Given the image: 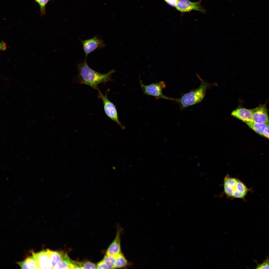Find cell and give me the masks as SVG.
Segmentation results:
<instances>
[{
    "mask_svg": "<svg viewBox=\"0 0 269 269\" xmlns=\"http://www.w3.org/2000/svg\"><path fill=\"white\" fill-rule=\"evenodd\" d=\"M77 67L79 83L87 85L98 91L99 90L98 87L99 84L113 81L111 77L115 72L114 70H111L107 73L102 74L95 71L89 67L86 59L78 64Z\"/></svg>",
    "mask_w": 269,
    "mask_h": 269,
    "instance_id": "1",
    "label": "cell"
},
{
    "mask_svg": "<svg viewBox=\"0 0 269 269\" xmlns=\"http://www.w3.org/2000/svg\"><path fill=\"white\" fill-rule=\"evenodd\" d=\"M224 192L227 197L230 199H241L245 200L248 192L251 189L248 188L240 180L233 178L227 174L224 180Z\"/></svg>",
    "mask_w": 269,
    "mask_h": 269,
    "instance_id": "2",
    "label": "cell"
},
{
    "mask_svg": "<svg viewBox=\"0 0 269 269\" xmlns=\"http://www.w3.org/2000/svg\"><path fill=\"white\" fill-rule=\"evenodd\" d=\"M200 86L197 89L192 90L183 95L176 101L179 103L180 109L182 110L189 106L199 103L203 98L206 90L211 84L201 79Z\"/></svg>",
    "mask_w": 269,
    "mask_h": 269,
    "instance_id": "3",
    "label": "cell"
},
{
    "mask_svg": "<svg viewBox=\"0 0 269 269\" xmlns=\"http://www.w3.org/2000/svg\"><path fill=\"white\" fill-rule=\"evenodd\" d=\"M140 86L144 93L147 95L154 97L156 99L162 98L168 100L176 101L177 99L169 98L163 95V89L165 88L166 84L163 81L151 84L148 85L143 84L140 80Z\"/></svg>",
    "mask_w": 269,
    "mask_h": 269,
    "instance_id": "4",
    "label": "cell"
},
{
    "mask_svg": "<svg viewBox=\"0 0 269 269\" xmlns=\"http://www.w3.org/2000/svg\"><path fill=\"white\" fill-rule=\"evenodd\" d=\"M108 90L105 95H104L100 90L98 91V97L101 99L103 102L104 110L106 115L110 119L116 122L122 129H125L119 121L117 111L115 105L108 98L107 93L109 91Z\"/></svg>",
    "mask_w": 269,
    "mask_h": 269,
    "instance_id": "5",
    "label": "cell"
},
{
    "mask_svg": "<svg viewBox=\"0 0 269 269\" xmlns=\"http://www.w3.org/2000/svg\"><path fill=\"white\" fill-rule=\"evenodd\" d=\"M201 0L193 2L189 0H179L175 7L178 10L181 12H186L195 10L205 13L206 10L201 5Z\"/></svg>",
    "mask_w": 269,
    "mask_h": 269,
    "instance_id": "6",
    "label": "cell"
},
{
    "mask_svg": "<svg viewBox=\"0 0 269 269\" xmlns=\"http://www.w3.org/2000/svg\"><path fill=\"white\" fill-rule=\"evenodd\" d=\"M86 59L88 55L96 50L105 46L104 42L97 36L81 41Z\"/></svg>",
    "mask_w": 269,
    "mask_h": 269,
    "instance_id": "7",
    "label": "cell"
},
{
    "mask_svg": "<svg viewBox=\"0 0 269 269\" xmlns=\"http://www.w3.org/2000/svg\"><path fill=\"white\" fill-rule=\"evenodd\" d=\"M252 121L261 124L269 125V117L266 105L260 104L252 109Z\"/></svg>",
    "mask_w": 269,
    "mask_h": 269,
    "instance_id": "8",
    "label": "cell"
},
{
    "mask_svg": "<svg viewBox=\"0 0 269 269\" xmlns=\"http://www.w3.org/2000/svg\"><path fill=\"white\" fill-rule=\"evenodd\" d=\"M32 256L40 269H52L53 267L49 261L48 249L37 253L32 252Z\"/></svg>",
    "mask_w": 269,
    "mask_h": 269,
    "instance_id": "9",
    "label": "cell"
},
{
    "mask_svg": "<svg viewBox=\"0 0 269 269\" xmlns=\"http://www.w3.org/2000/svg\"><path fill=\"white\" fill-rule=\"evenodd\" d=\"M231 115L245 123L252 121V109L245 108H238L233 110Z\"/></svg>",
    "mask_w": 269,
    "mask_h": 269,
    "instance_id": "10",
    "label": "cell"
},
{
    "mask_svg": "<svg viewBox=\"0 0 269 269\" xmlns=\"http://www.w3.org/2000/svg\"><path fill=\"white\" fill-rule=\"evenodd\" d=\"M121 232L120 229L117 230L116 237L108 247L106 251V254L115 256L121 253L120 243Z\"/></svg>",
    "mask_w": 269,
    "mask_h": 269,
    "instance_id": "11",
    "label": "cell"
},
{
    "mask_svg": "<svg viewBox=\"0 0 269 269\" xmlns=\"http://www.w3.org/2000/svg\"><path fill=\"white\" fill-rule=\"evenodd\" d=\"M49 261L53 267L56 264L64 258L66 253L63 251H54L48 249Z\"/></svg>",
    "mask_w": 269,
    "mask_h": 269,
    "instance_id": "12",
    "label": "cell"
},
{
    "mask_svg": "<svg viewBox=\"0 0 269 269\" xmlns=\"http://www.w3.org/2000/svg\"><path fill=\"white\" fill-rule=\"evenodd\" d=\"M22 269H40L33 256L27 257L25 260L18 263Z\"/></svg>",
    "mask_w": 269,
    "mask_h": 269,
    "instance_id": "13",
    "label": "cell"
},
{
    "mask_svg": "<svg viewBox=\"0 0 269 269\" xmlns=\"http://www.w3.org/2000/svg\"><path fill=\"white\" fill-rule=\"evenodd\" d=\"M251 129L260 135H264L265 129L268 125L255 122L253 121L246 123Z\"/></svg>",
    "mask_w": 269,
    "mask_h": 269,
    "instance_id": "14",
    "label": "cell"
},
{
    "mask_svg": "<svg viewBox=\"0 0 269 269\" xmlns=\"http://www.w3.org/2000/svg\"><path fill=\"white\" fill-rule=\"evenodd\" d=\"M114 256L115 268L123 267L127 265V261L122 253Z\"/></svg>",
    "mask_w": 269,
    "mask_h": 269,
    "instance_id": "15",
    "label": "cell"
},
{
    "mask_svg": "<svg viewBox=\"0 0 269 269\" xmlns=\"http://www.w3.org/2000/svg\"><path fill=\"white\" fill-rule=\"evenodd\" d=\"M103 260L107 265L109 269L115 268V258L114 256L106 254Z\"/></svg>",
    "mask_w": 269,
    "mask_h": 269,
    "instance_id": "16",
    "label": "cell"
},
{
    "mask_svg": "<svg viewBox=\"0 0 269 269\" xmlns=\"http://www.w3.org/2000/svg\"><path fill=\"white\" fill-rule=\"evenodd\" d=\"M80 269H95L96 266L94 263L90 261L82 262H76Z\"/></svg>",
    "mask_w": 269,
    "mask_h": 269,
    "instance_id": "17",
    "label": "cell"
},
{
    "mask_svg": "<svg viewBox=\"0 0 269 269\" xmlns=\"http://www.w3.org/2000/svg\"><path fill=\"white\" fill-rule=\"evenodd\" d=\"M39 6L40 12L42 15L46 13V6L48 2L50 0H34Z\"/></svg>",
    "mask_w": 269,
    "mask_h": 269,
    "instance_id": "18",
    "label": "cell"
},
{
    "mask_svg": "<svg viewBox=\"0 0 269 269\" xmlns=\"http://www.w3.org/2000/svg\"><path fill=\"white\" fill-rule=\"evenodd\" d=\"M256 269H269V257L261 264L257 263Z\"/></svg>",
    "mask_w": 269,
    "mask_h": 269,
    "instance_id": "19",
    "label": "cell"
},
{
    "mask_svg": "<svg viewBox=\"0 0 269 269\" xmlns=\"http://www.w3.org/2000/svg\"><path fill=\"white\" fill-rule=\"evenodd\" d=\"M97 269H109L108 266L103 260L98 263L96 266Z\"/></svg>",
    "mask_w": 269,
    "mask_h": 269,
    "instance_id": "20",
    "label": "cell"
},
{
    "mask_svg": "<svg viewBox=\"0 0 269 269\" xmlns=\"http://www.w3.org/2000/svg\"><path fill=\"white\" fill-rule=\"evenodd\" d=\"M170 5L175 6L179 0H164Z\"/></svg>",
    "mask_w": 269,
    "mask_h": 269,
    "instance_id": "21",
    "label": "cell"
},
{
    "mask_svg": "<svg viewBox=\"0 0 269 269\" xmlns=\"http://www.w3.org/2000/svg\"><path fill=\"white\" fill-rule=\"evenodd\" d=\"M264 136L269 139V125L266 127L264 133Z\"/></svg>",
    "mask_w": 269,
    "mask_h": 269,
    "instance_id": "22",
    "label": "cell"
},
{
    "mask_svg": "<svg viewBox=\"0 0 269 269\" xmlns=\"http://www.w3.org/2000/svg\"><path fill=\"white\" fill-rule=\"evenodd\" d=\"M0 50L3 51L6 49V43L3 41H2L0 43Z\"/></svg>",
    "mask_w": 269,
    "mask_h": 269,
    "instance_id": "23",
    "label": "cell"
}]
</instances>
